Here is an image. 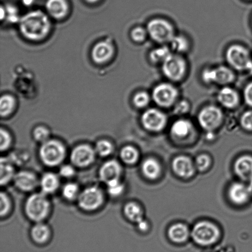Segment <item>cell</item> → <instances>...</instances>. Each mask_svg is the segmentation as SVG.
<instances>
[{"label":"cell","mask_w":252,"mask_h":252,"mask_svg":"<svg viewBox=\"0 0 252 252\" xmlns=\"http://www.w3.org/2000/svg\"><path fill=\"white\" fill-rule=\"evenodd\" d=\"M19 29L24 38L33 41H41L50 33L51 22L41 10L28 12L19 21Z\"/></svg>","instance_id":"6da1fadb"},{"label":"cell","mask_w":252,"mask_h":252,"mask_svg":"<svg viewBox=\"0 0 252 252\" xmlns=\"http://www.w3.org/2000/svg\"><path fill=\"white\" fill-rule=\"evenodd\" d=\"M51 211V203L46 194H32L25 204V212L31 220L39 223L43 222L48 216Z\"/></svg>","instance_id":"7a4b0ae2"},{"label":"cell","mask_w":252,"mask_h":252,"mask_svg":"<svg viewBox=\"0 0 252 252\" xmlns=\"http://www.w3.org/2000/svg\"><path fill=\"white\" fill-rule=\"evenodd\" d=\"M66 150L63 143L57 140L49 139L41 143L39 155L42 162L48 167H57L63 162Z\"/></svg>","instance_id":"3957f363"},{"label":"cell","mask_w":252,"mask_h":252,"mask_svg":"<svg viewBox=\"0 0 252 252\" xmlns=\"http://www.w3.org/2000/svg\"><path fill=\"white\" fill-rule=\"evenodd\" d=\"M147 30L150 38L159 44L169 43L175 36L174 26L164 19L151 20L148 22Z\"/></svg>","instance_id":"277c9868"},{"label":"cell","mask_w":252,"mask_h":252,"mask_svg":"<svg viewBox=\"0 0 252 252\" xmlns=\"http://www.w3.org/2000/svg\"><path fill=\"white\" fill-rule=\"evenodd\" d=\"M227 63L238 71H250L252 68V58L250 52L243 45L234 44L227 49Z\"/></svg>","instance_id":"5b68a950"},{"label":"cell","mask_w":252,"mask_h":252,"mask_svg":"<svg viewBox=\"0 0 252 252\" xmlns=\"http://www.w3.org/2000/svg\"><path fill=\"white\" fill-rule=\"evenodd\" d=\"M162 71L169 80L179 81L186 75L187 62L179 54L172 53L162 63Z\"/></svg>","instance_id":"8992f818"},{"label":"cell","mask_w":252,"mask_h":252,"mask_svg":"<svg viewBox=\"0 0 252 252\" xmlns=\"http://www.w3.org/2000/svg\"><path fill=\"white\" fill-rule=\"evenodd\" d=\"M191 236L196 244L200 246H208L218 241L220 233L215 224L210 222L202 221L194 226Z\"/></svg>","instance_id":"52a82bcc"},{"label":"cell","mask_w":252,"mask_h":252,"mask_svg":"<svg viewBox=\"0 0 252 252\" xmlns=\"http://www.w3.org/2000/svg\"><path fill=\"white\" fill-rule=\"evenodd\" d=\"M179 93L177 88L172 84L161 83L153 89L152 98L159 107L169 108L176 103Z\"/></svg>","instance_id":"ba28073f"},{"label":"cell","mask_w":252,"mask_h":252,"mask_svg":"<svg viewBox=\"0 0 252 252\" xmlns=\"http://www.w3.org/2000/svg\"><path fill=\"white\" fill-rule=\"evenodd\" d=\"M77 199L78 206L81 209L93 212L102 206L104 202V194L100 187L90 186L81 192Z\"/></svg>","instance_id":"9c48e42d"},{"label":"cell","mask_w":252,"mask_h":252,"mask_svg":"<svg viewBox=\"0 0 252 252\" xmlns=\"http://www.w3.org/2000/svg\"><path fill=\"white\" fill-rule=\"evenodd\" d=\"M202 78L207 84L226 86L235 80L236 75L232 69L228 67L221 66L205 69L202 72Z\"/></svg>","instance_id":"30bf717a"},{"label":"cell","mask_w":252,"mask_h":252,"mask_svg":"<svg viewBox=\"0 0 252 252\" xmlns=\"http://www.w3.org/2000/svg\"><path fill=\"white\" fill-rule=\"evenodd\" d=\"M223 118V112L220 108L216 106L209 105L200 111L198 122L204 130L212 132L220 125Z\"/></svg>","instance_id":"8fae6325"},{"label":"cell","mask_w":252,"mask_h":252,"mask_svg":"<svg viewBox=\"0 0 252 252\" xmlns=\"http://www.w3.org/2000/svg\"><path fill=\"white\" fill-rule=\"evenodd\" d=\"M95 149L87 144H81L73 148L70 154V160L75 167L85 168L94 162Z\"/></svg>","instance_id":"7c38bea8"},{"label":"cell","mask_w":252,"mask_h":252,"mask_svg":"<svg viewBox=\"0 0 252 252\" xmlns=\"http://www.w3.org/2000/svg\"><path fill=\"white\" fill-rule=\"evenodd\" d=\"M167 122L166 115L157 108H149L145 110L142 116L143 127L152 132L161 131L166 125Z\"/></svg>","instance_id":"4fadbf2b"},{"label":"cell","mask_w":252,"mask_h":252,"mask_svg":"<svg viewBox=\"0 0 252 252\" xmlns=\"http://www.w3.org/2000/svg\"><path fill=\"white\" fill-rule=\"evenodd\" d=\"M115 48L109 41H101L95 44L91 52L93 60L96 64L107 63L114 55Z\"/></svg>","instance_id":"5bb4252c"},{"label":"cell","mask_w":252,"mask_h":252,"mask_svg":"<svg viewBox=\"0 0 252 252\" xmlns=\"http://www.w3.org/2000/svg\"><path fill=\"white\" fill-rule=\"evenodd\" d=\"M124 214L128 220L137 224L138 228L141 231H147L149 224L143 219V213L139 205L135 202H128L125 205Z\"/></svg>","instance_id":"9a60e30c"},{"label":"cell","mask_w":252,"mask_h":252,"mask_svg":"<svg viewBox=\"0 0 252 252\" xmlns=\"http://www.w3.org/2000/svg\"><path fill=\"white\" fill-rule=\"evenodd\" d=\"M15 186L24 192H31L36 189L39 184L36 175L29 171H21L17 173L14 178Z\"/></svg>","instance_id":"2e32d148"},{"label":"cell","mask_w":252,"mask_h":252,"mask_svg":"<svg viewBox=\"0 0 252 252\" xmlns=\"http://www.w3.org/2000/svg\"><path fill=\"white\" fill-rule=\"evenodd\" d=\"M122 167L116 160H110L101 166L98 172L101 181L107 182L115 180H120L122 174Z\"/></svg>","instance_id":"e0dca14e"},{"label":"cell","mask_w":252,"mask_h":252,"mask_svg":"<svg viewBox=\"0 0 252 252\" xmlns=\"http://www.w3.org/2000/svg\"><path fill=\"white\" fill-rule=\"evenodd\" d=\"M217 100L224 108L232 109L239 105L240 98L236 90L225 86L219 91L217 95Z\"/></svg>","instance_id":"ac0fdd59"},{"label":"cell","mask_w":252,"mask_h":252,"mask_svg":"<svg viewBox=\"0 0 252 252\" xmlns=\"http://www.w3.org/2000/svg\"><path fill=\"white\" fill-rule=\"evenodd\" d=\"M45 6L49 16L58 20L67 16L70 10L66 0H47Z\"/></svg>","instance_id":"d6986e66"},{"label":"cell","mask_w":252,"mask_h":252,"mask_svg":"<svg viewBox=\"0 0 252 252\" xmlns=\"http://www.w3.org/2000/svg\"><path fill=\"white\" fill-rule=\"evenodd\" d=\"M172 168L178 176L184 179H189L194 173V166L191 160L185 156L175 158L173 160Z\"/></svg>","instance_id":"ffe728a7"},{"label":"cell","mask_w":252,"mask_h":252,"mask_svg":"<svg viewBox=\"0 0 252 252\" xmlns=\"http://www.w3.org/2000/svg\"><path fill=\"white\" fill-rule=\"evenodd\" d=\"M229 196L233 203L241 205L246 204L251 196L249 186L239 182L232 184L229 189Z\"/></svg>","instance_id":"44dd1931"},{"label":"cell","mask_w":252,"mask_h":252,"mask_svg":"<svg viewBox=\"0 0 252 252\" xmlns=\"http://www.w3.org/2000/svg\"><path fill=\"white\" fill-rule=\"evenodd\" d=\"M236 174L244 181H252V157L244 155L239 158L234 165Z\"/></svg>","instance_id":"7402d4cb"},{"label":"cell","mask_w":252,"mask_h":252,"mask_svg":"<svg viewBox=\"0 0 252 252\" xmlns=\"http://www.w3.org/2000/svg\"><path fill=\"white\" fill-rule=\"evenodd\" d=\"M60 186L58 175L53 173L48 172L44 174L39 180V186L42 192L45 194L54 193Z\"/></svg>","instance_id":"603a6c76"},{"label":"cell","mask_w":252,"mask_h":252,"mask_svg":"<svg viewBox=\"0 0 252 252\" xmlns=\"http://www.w3.org/2000/svg\"><path fill=\"white\" fill-rule=\"evenodd\" d=\"M31 234L34 242L42 244L49 241L51 236V230L47 224L43 222H39L32 227Z\"/></svg>","instance_id":"cb8c5ba5"},{"label":"cell","mask_w":252,"mask_h":252,"mask_svg":"<svg viewBox=\"0 0 252 252\" xmlns=\"http://www.w3.org/2000/svg\"><path fill=\"white\" fill-rule=\"evenodd\" d=\"M168 236L173 243H184L189 238V230L184 224H175L169 228Z\"/></svg>","instance_id":"d4e9b609"},{"label":"cell","mask_w":252,"mask_h":252,"mask_svg":"<svg viewBox=\"0 0 252 252\" xmlns=\"http://www.w3.org/2000/svg\"><path fill=\"white\" fill-rule=\"evenodd\" d=\"M12 163L9 158L2 157L0 164V183L2 186L8 184L14 180L15 170Z\"/></svg>","instance_id":"484cf974"},{"label":"cell","mask_w":252,"mask_h":252,"mask_svg":"<svg viewBox=\"0 0 252 252\" xmlns=\"http://www.w3.org/2000/svg\"><path fill=\"white\" fill-rule=\"evenodd\" d=\"M142 170L143 175L150 180L157 179L161 172V168L159 162L152 158H149L143 162Z\"/></svg>","instance_id":"4316f807"},{"label":"cell","mask_w":252,"mask_h":252,"mask_svg":"<svg viewBox=\"0 0 252 252\" xmlns=\"http://www.w3.org/2000/svg\"><path fill=\"white\" fill-rule=\"evenodd\" d=\"M192 130L191 123L189 120L180 119L174 123L171 127L172 134L177 138H185Z\"/></svg>","instance_id":"83f0119b"},{"label":"cell","mask_w":252,"mask_h":252,"mask_svg":"<svg viewBox=\"0 0 252 252\" xmlns=\"http://www.w3.org/2000/svg\"><path fill=\"white\" fill-rule=\"evenodd\" d=\"M16 101L12 95H4L0 100V114L1 117H6L11 114L16 108Z\"/></svg>","instance_id":"f1b7e54d"},{"label":"cell","mask_w":252,"mask_h":252,"mask_svg":"<svg viewBox=\"0 0 252 252\" xmlns=\"http://www.w3.org/2000/svg\"><path fill=\"white\" fill-rule=\"evenodd\" d=\"M139 157L138 150L131 145L123 147L120 152V157L126 164L132 165L137 162Z\"/></svg>","instance_id":"f546056e"},{"label":"cell","mask_w":252,"mask_h":252,"mask_svg":"<svg viewBox=\"0 0 252 252\" xmlns=\"http://www.w3.org/2000/svg\"><path fill=\"white\" fill-rule=\"evenodd\" d=\"M171 54V50L169 47L162 45L151 51L150 60L154 63H162Z\"/></svg>","instance_id":"4dcf8cb0"},{"label":"cell","mask_w":252,"mask_h":252,"mask_svg":"<svg viewBox=\"0 0 252 252\" xmlns=\"http://www.w3.org/2000/svg\"><path fill=\"white\" fill-rule=\"evenodd\" d=\"M169 43L172 50L177 53H185L189 48V41L183 36H175Z\"/></svg>","instance_id":"1f68e13d"},{"label":"cell","mask_w":252,"mask_h":252,"mask_svg":"<svg viewBox=\"0 0 252 252\" xmlns=\"http://www.w3.org/2000/svg\"><path fill=\"white\" fill-rule=\"evenodd\" d=\"M96 154L100 157L109 156L114 150V147L112 143L107 140H100L96 143L95 146Z\"/></svg>","instance_id":"d6a6232c"},{"label":"cell","mask_w":252,"mask_h":252,"mask_svg":"<svg viewBox=\"0 0 252 252\" xmlns=\"http://www.w3.org/2000/svg\"><path fill=\"white\" fill-rule=\"evenodd\" d=\"M80 193L79 187L75 182H68L64 185L62 189V194L64 198L70 201L78 199Z\"/></svg>","instance_id":"836d02e7"},{"label":"cell","mask_w":252,"mask_h":252,"mask_svg":"<svg viewBox=\"0 0 252 252\" xmlns=\"http://www.w3.org/2000/svg\"><path fill=\"white\" fill-rule=\"evenodd\" d=\"M107 191L108 194L112 197H118L124 192V184L121 182L120 180H112L107 182Z\"/></svg>","instance_id":"e575fe53"},{"label":"cell","mask_w":252,"mask_h":252,"mask_svg":"<svg viewBox=\"0 0 252 252\" xmlns=\"http://www.w3.org/2000/svg\"><path fill=\"white\" fill-rule=\"evenodd\" d=\"M151 101V97L145 91H140L136 93L133 98V103L136 108H142L147 107L149 105Z\"/></svg>","instance_id":"d590c367"},{"label":"cell","mask_w":252,"mask_h":252,"mask_svg":"<svg viewBox=\"0 0 252 252\" xmlns=\"http://www.w3.org/2000/svg\"><path fill=\"white\" fill-rule=\"evenodd\" d=\"M11 199L6 192H1L0 194V215L1 216H6L9 214L11 209Z\"/></svg>","instance_id":"8d00e7d4"},{"label":"cell","mask_w":252,"mask_h":252,"mask_svg":"<svg viewBox=\"0 0 252 252\" xmlns=\"http://www.w3.org/2000/svg\"><path fill=\"white\" fill-rule=\"evenodd\" d=\"M34 139L39 143H43L49 140L50 132L48 128L39 126L34 128L33 132Z\"/></svg>","instance_id":"74e56055"},{"label":"cell","mask_w":252,"mask_h":252,"mask_svg":"<svg viewBox=\"0 0 252 252\" xmlns=\"http://www.w3.org/2000/svg\"><path fill=\"white\" fill-rule=\"evenodd\" d=\"M11 134L4 128H1L0 132V149L1 151H6L11 146L12 144Z\"/></svg>","instance_id":"f35d334b"},{"label":"cell","mask_w":252,"mask_h":252,"mask_svg":"<svg viewBox=\"0 0 252 252\" xmlns=\"http://www.w3.org/2000/svg\"><path fill=\"white\" fill-rule=\"evenodd\" d=\"M4 7L6 9V18L7 21L11 23H17L20 21L21 18L19 16L18 9L16 6L9 4Z\"/></svg>","instance_id":"ab89813d"},{"label":"cell","mask_w":252,"mask_h":252,"mask_svg":"<svg viewBox=\"0 0 252 252\" xmlns=\"http://www.w3.org/2000/svg\"><path fill=\"white\" fill-rule=\"evenodd\" d=\"M148 36L147 29L142 27H137L131 32V38L137 43H142L145 40Z\"/></svg>","instance_id":"60d3db41"},{"label":"cell","mask_w":252,"mask_h":252,"mask_svg":"<svg viewBox=\"0 0 252 252\" xmlns=\"http://www.w3.org/2000/svg\"><path fill=\"white\" fill-rule=\"evenodd\" d=\"M211 160L208 155L202 154L199 155L196 160V166L199 171L203 172L207 170L211 165Z\"/></svg>","instance_id":"b9f144b4"},{"label":"cell","mask_w":252,"mask_h":252,"mask_svg":"<svg viewBox=\"0 0 252 252\" xmlns=\"http://www.w3.org/2000/svg\"><path fill=\"white\" fill-rule=\"evenodd\" d=\"M242 127L244 129L252 132V110L244 112L241 118Z\"/></svg>","instance_id":"7bdbcfd3"},{"label":"cell","mask_w":252,"mask_h":252,"mask_svg":"<svg viewBox=\"0 0 252 252\" xmlns=\"http://www.w3.org/2000/svg\"><path fill=\"white\" fill-rule=\"evenodd\" d=\"M59 174L61 177L65 178V179H71L75 174V169L72 165H64L61 167Z\"/></svg>","instance_id":"ee69618b"},{"label":"cell","mask_w":252,"mask_h":252,"mask_svg":"<svg viewBox=\"0 0 252 252\" xmlns=\"http://www.w3.org/2000/svg\"><path fill=\"white\" fill-rule=\"evenodd\" d=\"M189 103L187 101L183 100L176 103L174 112L176 114H184V113L189 112Z\"/></svg>","instance_id":"f6af8a7d"},{"label":"cell","mask_w":252,"mask_h":252,"mask_svg":"<svg viewBox=\"0 0 252 252\" xmlns=\"http://www.w3.org/2000/svg\"><path fill=\"white\" fill-rule=\"evenodd\" d=\"M243 96L246 105L252 108V81L246 86L244 90Z\"/></svg>","instance_id":"bcb514c9"},{"label":"cell","mask_w":252,"mask_h":252,"mask_svg":"<svg viewBox=\"0 0 252 252\" xmlns=\"http://www.w3.org/2000/svg\"><path fill=\"white\" fill-rule=\"evenodd\" d=\"M12 163H15L17 165H21L22 163H25L26 160L29 159V155L26 153H21V157H20V153H14L11 158H9Z\"/></svg>","instance_id":"7dc6e473"},{"label":"cell","mask_w":252,"mask_h":252,"mask_svg":"<svg viewBox=\"0 0 252 252\" xmlns=\"http://www.w3.org/2000/svg\"><path fill=\"white\" fill-rule=\"evenodd\" d=\"M22 3L26 6H31L34 3V0H22Z\"/></svg>","instance_id":"c3c4849f"},{"label":"cell","mask_w":252,"mask_h":252,"mask_svg":"<svg viewBox=\"0 0 252 252\" xmlns=\"http://www.w3.org/2000/svg\"><path fill=\"white\" fill-rule=\"evenodd\" d=\"M4 18H6V9H5V7L3 6H1V21L3 20Z\"/></svg>","instance_id":"681fc988"},{"label":"cell","mask_w":252,"mask_h":252,"mask_svg":"<svg viewBox=\"0 0 252 252\" xmlns=\"http://www.w3.org/2000/svg\"><path fill=\"white\" fill-rule=\"evenodd\" d=\"M86 1L89 2V3H95V2H98V1H100V0H86Z\"/></svg>","instance_id":"f907efd6"},{"label":"cell","mask_w":252,"mask_h":252,"mask_svg":"<svg viewBox=\"0 0 252 252\" xmlns=\"http://www.w3.org/2000/svg\"><path fill=\"white\" fill-rule=\"evenodd\" d=\"M249 190H250L251 195H252V181L250 182V185H249Z\"/></svg>","instance_id":"816d5d0a"}]
</instances>
